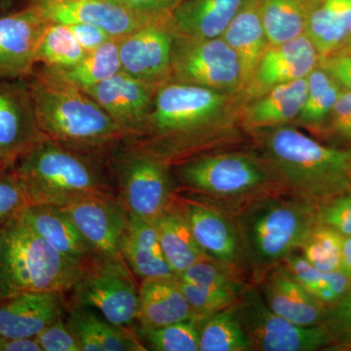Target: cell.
<instances>
[{
	"label": "cell",
	"instance_id": "cell-1",
	"mask_svg": "<svg viewBox=\"0 0 351 351\" xmlns=\"http://www.w3.org/2000/svg\"><path fill=\"white\" fill-rule=\"evenodd\" d=\"M242 106L239 94L168 80L157 88L151 112L122 147L172 167L237 137L243 129Z\"/></svg>",
	"mask_w": 351,
	"mask_h": 351
},
{
	"label": "cell",
	"instance_id": "cell-2",
	"mask_svg": "<svg viewBox=\"0 0 351 351\" xmlns=\"http://www.w3.org/2000/svg\"><path fill=\"white\" fill-rule=\"evenodd\" d=\"M39 128L60 144L114 156L127 138L110 114L84 91L36 66L27 77Z\"/></svg>",
	"mask_w": 351,
	"mask_h": 351
},
{
	"label": "cell",
	"instance_id": "cell-3",
	"mask_svg": "<svg viewBox=\"0 0 351 351\" xmlns=\"http://www.w3.org/2000/svg\"><path fill=\"white\" fill-rule=\"evenodd\" d=\"M114 156L73 149L45 137L22 154L11 169L29 205L62 207L82 196H117Z\"/></svg>",
	"mask_w": 351,
	"mask_h": 351
},
{
	"label": "cell",
	"instance_id": "cell-4",
	"mask_svg": "<svg viewBox=\"0 0 351 351\" xmlns=\"http://www.w3.org/2000/svg\"><path fill=\"white\" fill-rule=\"evenodd\" d=\"M284 188L320 203L351 191V151L320 144L290 124L252 132Z\"/></svg>",
	"mask_w": 351,
	"mask_h": 351
},
{
	"label": "cell",
	"instance_id": "cell-5",
	"mask_svg": "<svg viewBox=\"0 0 351 351\" xmlns=\"http://www.w3.org/2000/svg\"><path fill=\"white\" fill-rule=\"evenodd\" d=\"M84 267L64 257L34 232L21 213L2 228L0 300L25 293L66 295Z\"/></svg>",
	"mask_w": 351,
	"mask_h": 351
},
{
	"label": "cell",
	"instance_id": "cell-6",
	"mask_svg": "<svg viewBox=\"0 0 351 351\" xmlns=\"http://www.w3.org/2000/svg\"><path fill=\"white\" fill-rule=\"evenodd\" d=\"M318 204L293 197L265 196L252 201L237 218L245 261L258 276L280 265L317 225Z\"/></svg>",
	"mask_w": 351,
	"mask_h": 351
},
{
	"label": "cell",
	"instance_id": "cell-7",
	"mask_svg": "<svg viewBox=\"0 0 351 351\" xmlns=\"http://www.w3.org/2000/svg\"><path fill=\"white\" fill-rule=\"evenodd\" d=\"M175 167L184 189L218 200H256L282 186L265 159L243 152L201 154Z\"/></svg>",
	"mask_w": 351,
	"mask_h": 351
},
{
	"label": "cell",
	"instance_id": "cell-8",
	"mask_svg": "<svg viewBox=\"0 0 351 351\" xmlns=\"http://www.w3.org/2000/svg\"><path fill=\"white\" fill-rule=\"evenodd\" d=\"M171 82L241 95V66L223 38H197L176 32L171 60Z\"/></svg>",
	"mask_w": 351,
	"mask_h": 351
},
{
	"label": "cell",
	"instance_id": "cell-9",
	"mask_svg": "<svg viewBox=\"0 0 351 351\" xmlns=\"http://www.w3.org/2000/svg\"><path fill=\"white\" fill-rule=\"evenodd\" d=\"M117 200L128 215L154 221L172 204L171 166L142 152L121 149L113 158Z\"/></svg>",
	"mask_w": 351,
	"mask_h": 351
},
{
	"label": "cell",
	"instance_id": "cell-10",
	"mask_svg": "<svg viewBox=\"0 0 351 351\" xmlns=\"http://www.w3.org/2000/svg\"><path fill=\"white\" fill-rule=\"evenodd\" d=\"M126 263L100 260L83 272L69 293L68 306L91 307L105 319L120 327L138 321V287Z\"/></svg>",
	"mask_w": 351,
	"mask_h": 351
},
{
	"label": "cell",
	"instance_id": "cell-11",
	"mask_svg": "<svg viewBox=\"0 0 351 351\" xmlns=\"http://www.w3.org/2000/svg\"><path fill=\"white\" fill-rule=\"evenodd\" d=\"M234 309L252 350L314 351L332 346L322 325L298 326L277 315L255 289H245Z\"/></svg>",
	"mask_w": 351,
	"mask_h": 351
},
{
	"label": "cell",
	"instance_id": "cell-12",
	"mask_svg": "<svg viewBox=\"0 0 351 351\" xmlns=\"http://www.w3.org/2000/svg\"><path fill=\"white\" fill-rule=\"evenodd\" d=\"M176 32L170 14L154 18L117 39L121 71L156 85L168 82Z\"/></svg>",
	"mask_w": 351,
	"mask_h": 351
},
{
	"label": "cell",
	"instance_id": "cell-13",
	"mask_svg": "<svg viewBox=\"0 0 351 351\" xmlns=\"http://www.w3.org/2000/svg\"><path fill=\"white\" fill-rule=\"evenodd\" d=\"M61 208L99 258L126 263L120 252V241L128 213L117 196H82Z\"/></svg>",
	"mask_w": 351,
	"mask_h": 351
},
{
	"label": "cell",
	"instance_id": "cell-14",
	"mask_svg": "<svg viewBox=\"0 0 351 351\" xmlns=\"http://www.w3.org/2000/svg\"><path fill=\"white\" fill-rule=\"evenodd\" d=\"M20 5L34 7L49 23L98 25L112 38H123L156 17L132 12L119 2L103 0H20ZM160 17V16H159Z\"/></svg>",
	"mask_w": 351,
	"mask_h": 351
},
{
	"label": "cell",
	"instance_id": "cell-15",
	"mask_svg": "<svg viewBox=\"0 0 351 351\" xmlns=\"http://www.w3.org/2000/svg\"><path fill=\"white\" fill-rule=\"evenodd\" d=\"M44 138L27 77L0 80V154L11 168Z\"/></svg>",
	"mask_w": 351,
	"mask_h": 351
},
{
	"label": "cell",
	"instance_id": "cell-16",
	"mask_svg": "<svg viewBox=\"0 0 351 351\" xmlns=\"http://www.w3.org/2000/svg\"><path fill=\"white\" fill-rule=\"evenodd\" d=\"M49 24L38 10L19 5L0 16V80L31 75L39 38Z\"/></svg>",
	"mask_w": 351,
	"mask_h": 351
},
{
	"label": "cell",
	"instance_id": "cell-17",
	"mask_svg": "<svg viewBox=\"0 0 351 351\" xmlns=\"http://www.w3.org/2000/svg\"><path fill=\"white\" fill-rule=\"evenodd\" d=\"M320 56L306 34L286 43L269 45L253 76L242 91L243 104L271 88L306 78L319 64Z\"/></svg>",
	"mask_w": 351,
	"mask_h": 351
},
{
	"label": "cell",
	"instance_id": "cell-18",
	"mask_svg": "<svg viewBox=\"0 0 351 351\" xmlns=\"http://www.w3.org/2000/svg\"><path fill=\"white\" fill-rule=\"evenodd\" d=\"M174 202L188 221L201 249L210 258L239 271L245 258L237 226L218 209L201 201L175 193Z\"/></svg>",
	"mask_w": 351,
	"mask_h": 351
},
{
	"label": "cell",
	"instance_id": "cell-19",
	"mask_svg": "<svg viewBox=\"0 0 351 351\" xmlns=\"http://www.w3.org/2000/svg\"><path fill=\"white\" fill-rule=\"evenodd\" d=\"M158 86L120 71L84 91L112 117L129 138L140 129L151 112Z\"/></svg>",
	"mask_w": 351,
	"mask_h": 351
},
{
	"label": "cell",
	"instance_id": "cell-20",
	"mask_svg": "<svg viewBox=\"0 0 351 351\" xmlns=\"http://www.w3.org/2000/svg\"><path fill=\"white\" fill-rule=\"evenodd\" d=\"M261 295L277 315L298 326H317L327 306L311 295L285 265H277L263 274Z\"/></svg>",
	"mask_w": 351,
	"mask_h": 351
},
{
	"label": "cell",
	"instance_id": "cell-21",
	"mask_svg": "<svg viewBox=\"0 0 351 351\" xmlns=\"http://www.w3.org/2000/svg\"><path fill=\"white\" fill-rule=\"evenodd\" d=\"M66 308L60 293H25L0 300V339L34 338Z\"/></svg>",
	"mask_w": 351,
	"mask_h": 351
},
{
	"label": "cell",
	"instance_id": "cell-22",
	"mask_svg": "<svg viewBox=\"0 0 351 351\" xmlns=\"http://www.w3.org/2000/svg\"><path fill=\"white\" fill-rule=\"evenodd\" d=\"M21 215L41 239L85 269L100 260L61 207L32 204L25 207Z\"/></svg>",
	"mask_w": 351,
	"mask_h": 351
},
{
	"label": "cell",
	"instance_id": "cell-23",
	"mask_svg": "<svg viewBox=\"0 0 351 351\" xmlns=\"http://www.w3.org/2000/svg\"><path fill=\"white\" fill-rule=\"evenodd\" d=\"M306 78H302L271 88L258 98L243 104L242 128L252 133L295 121L306 100Z\"/></svg>",
	"mask_w": 351,
	"mask_h": 351
},
{
	"label": "cell",
	"instance_id": "cell-24",
	"mask_svg": "<svg viewBox=\"0 0 351 351\" xmlns=\"http://www.w3.org/2000/svg\"><path fill=\"white\" fill-rule=\"evenodd\" d=\"M120 252L132 274L142 280L176 277L164 256L156 226L149 219L128 215Z\"/></svg>",
	"mask_w": 351,
	"mask_h": 351
},
{
	"label": "cell",
	"instance_id": "cell-25",
	"mask_svg": "<svg viewBox=\"0 0 351 351\" xmlns=\"http://www.w3.org/2000/svg\"><path fill=\"white\" fill-rule=\"evenodd\" d=\"M66 323L75 332L82 351H145L144 343L132 327L108 322L91 307L68 306Z\"/></svg>",
	"mask_w": 351,
	"mask_h": 351
},
{
	"label": "cell",
	"instance_id": "cell-26",
	"mask_svg": "<svg viewBox=\"0 0 351 351\" xmlns=\"http://www.w3.org/2000/svg\"><path fill=\"white\" fill-rule=\"evenodd\" d=\"M193 318V311L177 282L170 278H145L138 286L137 322L142 327H162Z\"/></svg>",
	"mask_w": 351,
	"mask_h": 351
},
{
	"label": "cell",
	"instance_id": "cell-27",
	"mask_svg": "<svg viewBox=\"0 0 351 351\" xmlns=\"http://www.w3.org/2000/svg\"><path fill=\"white\" fill-rule=\"evenodd\" d=\"M247 0H182L171 13L176 32L197 38H221Z\"/></svg>",
	"mask_w": 351,
	"mask_h": 351
},
{
	"label": "cell",
	"instance_id": "cell-28",
	"mask_svg": "<svg viewBox=\"0 0 351 351\" xmlns=\"http://www.w3.org/2000/svg\"><path fill=\"white\" fill-rule=\"evenodd\" d=\"M221 38L239 58L243 78V91L263 54L269 47L258 10V0H247Z\"/></svg>",
	"mask_w": 351,
	"mask_h": 351
},
{
	"label": "cell",
	"instance_id": "cell-29",
	"mask_svg": "<svg viewBox=\"0 0 351 351\" xmlns=\"http://www.w3.org/2000/svg\"><path fill=\"white\" fill-rule=\"evenodd\" d=\"M158 233L166 260L176 276L202 258H210L193 237L188 221L175 204L152 221Z\"/></svg>",
	"mask_w": 351,
	"mask_h": 351
},
{
	"label": "cell",
	"instance_id": "cell-30",
	"mask_svg": "<svg viewBox=\"0 0 351 351\" xmlns=\"http://www.w3.org/2000/svg\"><path fill=\"white\" fill-rule=\"evenodd\" d=\"M306 34L320 59L341 50L351 36V0H320Z\"/></svg>",
	"mask_w": 351,
	"mask_h": 351
},
{
	"label": "cell",
	"instance_id": "cell-31",
	"mask_svg": "<svg viewBox=\"0 0 351 351\" xmlns=\"http://www.w3.org/2000/svg\"><path fill=\"white\" fill-rule=\"evenodd\" d=\"M319 2L320 0H258L269 45L304 36L309 19Z\"/></svg>",
	"mask_w": 351,
	"mask_h": 351
},
{
	"label": "cell",
	"instance_id": "cell-32",
	"mask_svg": "<svg viewBox=\"0 0 351 351\" xmlns=\"http://www.w3.org/2000/svg\"><path fill=\"white\" fill-rule=\"evenodd\" d=\"M39 66L69 84L85 90L121 71L119 43L117 39H110L96 49L88 51L84 57L73 66L66 68Z\"/></svg>",
	"mask_w": 351,
	"mask_h": 351
},
{
	"label": "cell",
	"instance_id": "cell-33",
	"mask_svg": "<svg viewBox=\"0 0 351 351\" xmlns=\"http://www.w3.org/2000/svg\"><path fill=\"white\" fill-rule=\"evenodd\" d=\"M234 306L198 321L199 351L252 350Z\"/></svg>",
	"mask_w": 351,
	"mask_h": 351
},
{
	"label": "cell",
	"instance_id": "cell-34",
	"mask_svg": "<svg viewBox=\"0 0 351 351\" xmlns=\"http://www.w3.org/2000/svg\"><path fill=\"white\" fill-rule=\"evenodd\" d=\"M284 265L311 295L327 307L338 302L351 290L350 277L341 270L320 271L302 256L294 254L284 261Z\"/></svg>",
	"mask_w": 351,
	"mask_h": 351
},
{
	"label": "cell",
	"instance_id": "cell-35",
	"mask_svg": "<svg viewBox=\"0 0 351 351\" xmlns=\"http://www.w3.org/2000/svg\"><path fill=\"white\" fill-rule=\"evenodd\" d=\"M306 84V100L295 122L307 128H320L329 119L343 89L319 66L307 76Z\"/></svg>",
	"mask_w": 351,
	"mask_h": 351
},
{
	"label": "cell",
	"instance_id": "cell-36",
	"mask_svg": "<svg viewBox=\"0 0 351 351\" xmlns=\"http://www.w3.org/2000/svg\"><path fill=\"white\" fill-rule=\"evenodd\" d=\"M83 49L69 25L49 23L39 38L36 50V66L66 68L84 57Z\"/></svg>",
	"mask_w": 351,
	"mask_h": 351
},
{
	"label": "cell",
	"instance_id": "cell-37",
	"mask_svg": "<svg viewBox=\"0 0 351 351\" xmlns=\"http://www.w3.org/2000/svg\"><path fill=\"white\" fill-rule=\"evenodd\" d=\"M195 318L162 327H138L142 343L156 351H199V326Z\"/></svg>",
	"mask_w": 351,
	"mask_h": 351
},
{
	"label": "cell",
	"instance_id": "cell-38",
	"mask_svg": "<svg viewBox=\"0 0 351 351\" xmlns=\"http://www.w3.org/2000/svg\"><path fill=\"white\" fill-rule=\"evenodd\" d=\"M343 239V235L334 228L317 223L301 246L302 257L320 271H338Z\"/></svg>",
	"mask_w": 351,
	"mask_h": 351
},
{
	"label": "cell",
	"instance_id": "cell-39",
	"mask_svg": "<svg viewBox=\"0 0 351 351\" xmlns=\"http://www.w3.org/2000/svg\"><path fill=\"white\" fill-rule=\"evenodd\" d=\"M237 272L213 258H206L198 261L177 277L200 287L242 295L245 289Z\"/></svg>",
	"mask_w": 351,
	"mask_h": 351
},
{
	"label": "cell",
	"instance_id": "cell-40",
	"mask_svg": "<svg viewBox=\"0 0 351 351\" xmlns=\"http://www.w3.org/2000/svg\"><path fill=\"white\" fill-rule=\"evenodd\" d=\"M177 282L193 311V318L197 320L234 306L241 298V295L232 293L200 287L195 284L186 282L179 277H177Z\"/></svg>",
	"mask_w": 351,
	"mask_h": 351
},
{
	"label": "cell",
	"instance_id": "cell-41",
	"mask_svg": "<svg viewBox=\"0 0 351 351\" xmlns=\"http://www.w3.org/2000/svg\"><path fill=\"white\" fill-rule=\"evenodd\" d=\"M321 325L329 335L332 346L351 350V290L343 299L327 307Z\"/></svg>",
	"mask_w": 351,
	"mask_h": 351
},
{
	"label": "cell",
	"instance_id": "cell-42",
	"mask_svg": "<svg viewBox=\"0 0 351 351\" xmlns=\"http://www.w3.org/2000/svg\"><path fill=\"white\" fill-rule=\"evenodd\" d=\"M318 223L330 226L343 237L351 235V191L320 203Z\"/></svg>",
	"mask_w": 351,
	"mask_h": 351
},
{
	"label": "cell",
	"instance_id": "cell-43",
	"mask_svg": "<svg viewBox=\"0 0 351 351\" xmlns=\"http://www.w3.org/2000/svg\"><path fill=\"white\" fill-rule=\"evenodd\" d=\"M29 205L24 189L12 169L0 170V223L21 213Z\"/></svg>",
	"mask_w": 351,
	"mask_h": 351
},
{
	"label": "cell",
	"instance_id": "cell-44",
	"mask_svg": "<svg viewBox=\"0 0 351 351\" xmlns=\"http://www.w3.org/2000/svg\"><path fill=\"white\" fill-rule=\"evenodd\" d=\"M36 338L43 351H82L64 316L45 328Z\"/></svg>",
	"mask_w": 351,
	"mask_h": 351
},
{
	"label": "cell",
	"instance_id": "cell-45",
	"mask_svg": "<svg viewBox=\"0 0 351 351\" xmlns=\"http://www.w3.org/2000/svg\"><path fill=\"white\" fill-rule=\"evenodd\" d=\"M332 132L339 138L351 141V92L341 90L329 117Z\"/></svg>",
	"mask_w": 351,
	"mask_h": 351
},
{
	"label": "cell",
	"instance_id": "cell-46",
	"mask_svg": "<svg viewBox=\"0 0 351 351\" xmlns=\"http://www.w3.org/2000/svg\"><path fill=\"white\" fill-rule=\"evenodd\" d=\"M318 66L329 73L341 89L351 92V54L334 53L321 58Z\"/></svg>",
	"mask_w": 351,
	"mask_h": 351
},
{
	"label": "cell",
	"instance_id": "cell-47",
	"mask_svg": "<svg viewBox=\"0 0 351 351\" xmlns=\"http://www.w3.org/2000/svg\"><path fill=\"white\" fill-rule=\"evenodd\" d=\"M117 2L132 12L152 18L170 15L182 0H117Z\"/></svg>",
	"mask_w": 351,
	"mask_h": 351
},
{
	"label": "cell",
	"instance_id": "cell-48",
	"mask_svg": "<svg viewBox=\"0 0 351 351\" xmlns=\"http://www.w3.org/2000/svg\"><path fill=\"white\" fill-rule=\"evenodd\" d=\"M69 25V29L75 36L76 40L80 43L83 49L91 51L96 49L101 44L112 39L105 29L98 25L91 24H73Z\"/></svg>",
	"mask_w": 351,
	"mask_h": 351
},
{
	"label": "cell",
	"instance_id": "cell-49",
	"mask_svg": "<svg viewBox=\"0 0 351 351\" xmlns=\"http://www.w3.org/2000/svg\"><path fill=\"white\" fill-rule=\"evenodd\" d=\"M0 351H43L38 339L17 338L0 339Z\"/></svg>",
	"mask_w": 351,
	"mask_h": 351
},
{
	"label": "cell",
	"instance_id": "cell-50",
	"mask_svg": "<svg viewBox=\"0 0 351 351\" xmlns=\"http://www.w3.org/2000/svg\"><path fill=\"white\" fill-rule=\"evenodd\" d=\"M339 270L351 278V235L343 237Z\"/></svg>",
	"mask_w": 351,
	"mask_h": 351
},
{
	"label": "cell",
	"instance_id": "cell-51",
	"mask_svg": "<svg viewBox=\"0 0 351 351\" xmlns=\"http://www.w3.org/2000/svg\"><path fill=\"white\" fill-rule=\"evenodd\" d=\"M338 52L346 53V54H351V36L350 39H348V40L346 41V43L345 44V45H343V47L341 48V50H339Z\"/></svg>",
	"mask_w": 351,
	"mask_h": 351
},
{
	"label": "cell",
	"instance_id": "cell-52",
	"mask_svg": "<svg viewBox=\"0 0 351 351\" xmlns=\"http://www.w3.org/2000/svg\"><path fill=\"white\" fill-rule=\"evenodd\" d=\"M11 166L9 165L8 162L5 160L3 156L0 154V170L10 169Z\"/></svg>",
	"mask_w": 351,
	"mask_h": 351
},
{
	"label": "cell",
	"instance_id": "cell-53",
	"mask_svg": "<svg viewBox=\"0 0 351 351\" xmlns=\"http://www.w3.org/2000/svg\"><path fill=\"white\" fill-rule=\"evenodd\" d=\"M4 223H0V253H1L2 228H3Z\"/></svg>",
	"mask_w": 351,
	"mask_h": 351
},
{
	"label": "cell",
	"instance_id": "cell-54",
	"mask_svg": "<svg viewBox=\"0 0 351 351\" xmlns=\"http://www.w3.org/2000/svg\"><path fill=\"white\" fill-rule=\"evenodd\" d=\"M103 1H112V2H117V0H103Z\"/></svg>",
	"mask_w": 351,
	"mask_h": 351
}]
</instances>
